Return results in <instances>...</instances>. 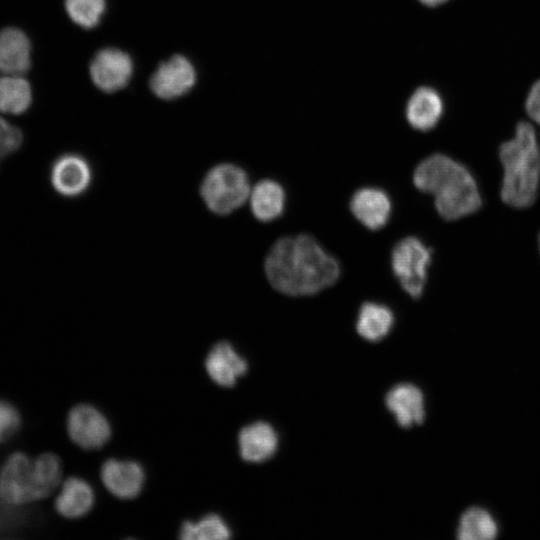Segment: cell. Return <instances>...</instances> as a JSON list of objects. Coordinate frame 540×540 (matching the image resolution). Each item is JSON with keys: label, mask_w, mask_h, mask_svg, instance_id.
<instances>
[{"label": "cell", "mask_w": 540, "mask_h": 540, "mask_svg": "<svg viewBox=\"0 0 540 540\" xmlns=\"http://www.w3.org/2000/svg\"><path fill=\"white\" fill-rule=\"evenodd\" d=\"M66 430L70 440L86 450L103 447L112 434L106 416L96 407L85 403L77 404L69 410Z\"/></svg>", "instance_id": "obj_7"}, {"label": "cell", "mask_w": 540, "mask_h": 540, "mask_svg": "<svg viewBox=\"0 0 540 540\" xmlns=\"http://www.w3.org/2000/svg\"><path fill=\"white\" fill-rule=\"evenodd\" d=\"M179 537L183 540L228 539L231 537V530L220 515L209 513L197 521L183 522L179 530Z\"/></svg>", "instance_id": "obj_22"}, {"label": "cell", "mask_w": 540, "mask_h": 540, "mask_svg": "<svg viewBox=\"0 0 540 540\" xmlns=\"http://www.w3.org/2000/svg\"><path fill=\"white\" fill-rule=\"evenodd\" d=\"M278 437L273 427L262 421L244 426L238 434L239 453L243 460L260 463L276 451Z\"/></svg>", "instance_id": "obj_15"}, {"label": "cell", "mask_w": 540, "mask_h": 540, "mask_svg": "<svg viewBox=\"0 0 540 540\" xmlns=\"http://www.w3.org/2000/svg\"><path fill=\"white\" fill-rule=\"evenodd\" d=\"M350 210L366 228H383L391 214V201L388 194L376 187L358 189L350 200Z\"/></svg>", "instance_id": "obj_13"}, {"label": "cell", "mask_w": 540, "mask_h": 540, "mask_svg": "<svg viewBox=\"0 0 540 540\" xmlns=\"http://www.w3.org/2000/svg\"><path fill=\"white\" fill-rule=\"evenodd\" d=\"M31 45L27 35L15 27L0 31V71L6 75H21L30 68Z\"/></svg>", "instance_id": "obj_17"}, {"label": "cell", "mask_w": 540, "mask_h": 540, "mask_svg": "<svg viewBox=\"0 0 540 540\" xmlns=\"http://www.w3.org/2000/svg\"><path fill=\"white\" fill-rule=\"evenodd\" d=\"M417 189L432 194L439 215L454 221L477 212L483 204L478 183L470 170L444 154L422 160L413 174Z\"/></svg>", "instance_id": "obj_2"}, {"label": "cell", "mask_w": 540, "mask_h": 540, "mask_svg": "<svg viewBox=\"0 0 540 540\" xmlns=\"http://www.w3.org/2000/svg\"><path fill=\"white\" fill-rule=\"evenodd\" d=\"M431 256L430 248L414 236L401 239L392 250V270L401 287L413 298L424 292Z\"/></svg>", "instance_id": "obj_6"}, {"label": "cell", "mask_w": 540, "mask_h": 540, "mask_svg": "<svg viewBox=\"0 0 540 540\" xmlns=\"http://www.w3.org/2000/svg\"><path fill=\"white\" fill-rule=\"evenodd\" d=\"M264 270L277 291L290 296L316 294L339 278L340 266L310 235L283 237L265 259Z\"/></svg>", "instance_id": "obj_1"}, {"label": "cell", "mask_w": 540, "mask_h": 540, "mask_svg": "<svg viewBox=\"0 0 540 540\" xmlns=\"http://www.w3.org/2000/svg\"><path fill=\"white\" fill-rule=\"evenodd\" d=\"M419 1L426 6L435 7V6L444 4L448 0H419Z\"/></svg>", "instance_id": "obj_28"}, {"label": "cell", "mask_w": 540, "mask_h": 540, "mask_svg": "<svg viewBox=\"0 0 540 540\" xmlns=\"http://www.w3.org/2000/svg\"><path fill=\"white\" fill-rule=\"evenodd\" d=\"M538 244H539V251H540V233H539V237H538Z\"/></svg>", "instance_id": "obj_29"}, {"label": "cell", "mask_w": 540, "mask_h": 540, "mask_svg": "<svg viewBox=\"0 0 540 540\" xmlns=\"http://www.w3.org/2000/svg\"><path fill=\"white\" fill-rule=\"evenodd\" d=\"M95 501L91 485L84 479L71 476L63 479L54 499L56 512L66 519L85 516Z\"/></svg>", "instance_id": "obj_14"}, {"label": "cell", "mask_w": 540, "mask_h": 540, "mask_svg": "<svg viewBox=\"0 0 540 540\" xmlns=\"http://www.w3.org/2000/svg\"><path fill=\"white\" fill-rule=\"evenodd\" d=\"M385 404L401 427L408 428L424 420L423 394L412 384L403 383L393 387L386 395Z\"/></svg>", "instance_id": "obj_18"}, {"label": "cell", "mask_w": 540, "mask_h": 540, "mask_svg": "<svg viewBox=\"0 0 540 540\" xmlns=\"http://www.w3.org/2000/svg\"><path fill=\"white\" fill-rule=\"evenodd\" d=\"M248 199L253 216L261 222H270L282 215L286 196L277 181L263 179L253 186Z\"/></svg>", "instance_id": "obj_19"}, {"label": "cell", "mask_w": 540, "mask_h": 540, "mask_svg": "<svg viewBox=\"0 0 540 540\" xmlns=\"http://www.w3.org/2000/svg\"><path fill=\"white\" fill-rule=\"evenodd\" d=\"M443 101L439 93L427 86L416 89L406 104V119L411 127L419 131L434 128L443 114Z\"/></svg>", "instance_id": "obj_16"}, {"label": "cell", "mask_w": 540, "mask_h": 540, "mask_svg": "<svg viewBox=\"0 0 540 540\" xmlns=\"http://www.w3.org/2000/svg\"><path fill=\"white\" fill-rule=\"evenodd\" d=\"M93 171L81 155L67 153L59 156L50 168V183L59 195L74 198L83 195L91 186Z\"/></svg>", "instance_id": "obj_8"}, {"label": "cell", "mask_w": 540, "mask_h": 540, "mask_svg": "<svg viewBox=\"0 0 540 540\" xmlns=\"http://www.w3.org/2000/svg\"><path fill=\"white\" fill-rule=\"evenodd\" d=\"M499 159L503 168L502 201L518 209L531 206L540 186V146L530 123L517 124L514 136L501 144Z\"/></svg>", "instance_id": "obj_3"}, {"label": "cell", "mask_w": 540, "mask_h": 540, "mask_svg": "<svg viewBox=\"0 0 540 540\" xmlns=\"http://www.w3.org/2000/svg\"><path fill=\"white\" fill-rule=\"evenodd\" d=\"M195 80V69L190 61L176 55L157 68L150 79V87L158 97L173 99L187 93Z\"/></svg>", "instance_id": "obj_9"}, {"label": "cell", "mask_w": 540, "mask_h": 540, "mask_svg": "<svg viewBox=\"0 0 540 540\" xmlns=\"http://www.w3.org/2000/svg\"><path fill=\"white\" fill-rule=\"evenodd\" d=\"M100 478L105 488L119 499H132L141 492L145 473L132 460L107 459L101 466Z\"/></svg>", "instance_id": "obj_11"}, {"label": "cell", "mask_w": 540, "mask_h": 540, "mask_svg": "<svg viewBox=\"0 0 540 540\" xmlns=\"http://www.w3.org/2000/svg\"><path fill=\"white\" fill-rule=\"evenodd\" d=\"M32 102V90L29 82L21 75L0 77V111L19 115L24 113Z\"/></svg>", "instance_id": "obj_21"}, {"label": "cell", "mask_w": 540, "mask_h": 540, "mask_svg": "<svg viewBox=\"0 0 540 540\" xmlns=\"http://www.w3.org/2000/svg\"><path fill=\"white\" fill-rule=\"evenodd\" d=\"M21 415L9 401L0 399V443L14 435L21 427Z\"/></svg>", "instance_id": "obj_25"}, {"label": "cell", "mask_w": 540, "mask_h": 540, "mask_svg": "<svg viewBox=\"0 0 540 540\" xmlns=\"http://www.w3.org/2000/svg\"><path fill=\"white\" fill-rule=\"evenodd\" d=\"M251 191L246 171L238 165L220 163L204 175L199 192L207 209L219 216L229 215L240 208Z\"/></svg>", "instance_id": "obj_4"}, {"label": "cell", "mask_w": 540, "mask_h": 540, "mask_svg": "<svg viewBox=\"0 0 540 540\" xmlns=\"http://www.w3.org/2000/svg\"><path fill=\"white\" fill-rule=\"evenodd\" d=\"M67 14L83 28L96 26L105 10V0H65Z\"/></svg>", "instance_id": "obj_24"}, {"label": "cell", "mask_w": 540, "mask_h": 540, "mask_svg": "<svg viewBox=\"0 0 540 540\" xmlns=\"http://www.w3.org/2000/svg\"><path fill=\"white\" fill-rule=\"evenodd\" d=\"M132 71L131 58L125 52L114 48L98 52L90 66L93 82L105 92L123 88L129 82Z\"/></svg>", "instance_id": "obj_10"}, {"label": "cell", "mask_w": 540, "mask_h": 540, "mask_svg": "<svg viewBox=\"0 0 540 540\" xmlns=\"http://www.w3.org/2000/svg\"><path fill=\"white\" fill-rule=\"evenodd\" d=\"M394 323L392 311L385 305L365 302L358 313L356 329L368 341H379L391 330Z\"/></svg>", "instance_id": "obj_20"}, {"label": "cell", "mask_w": 540, "mask_h": 540, "mask_svg": "<svg viewBox=\"0 0 540 540\" xmlns=\"http://www.w3.org/2000/svg\"><path fill=\"white\" fill-rule=\"evenodd\" d=\"M0 500L15 508L44 500L34 458L27 453L15 451L4 460L0 467Z\"/></svg>", "instance_id": "obj_5"}, {"label": "cell", "mask_w": 540, "mask_h": 540, "mask_svg": "<svg viewBox=\"0 0 540 540\" xmlns=\"http://www.w3.org/2000/svg\"><path fill=\"white\" fill-rule=\"evenodd\" d=\"M21 130L0 117V160L15 153L21 146Z\"/></svg>", "instance_id": "obj_26"}, {"label": "cell", "mask_w": 540, "mask_h": 540, "mask_svg": "<svg viewBox=\"0 0 540 540\" xmlns=\"http://www.w3.org/2000/svg\"><path fill=\"white\" fill-rule=\"evenodd\" d=\"M497 533V525L487 511L471 508L460 518L457 537L460 540H491Z\"/></svg>", "instance_id": "obj_23"}, {"label": "cell", "mask_w": 540, "mask_h": 540, "mask_svg": "<svg viewBox=\"0 0 540 540\" xmlns=\"http://www.w3.org/2000/svg\"><path fill=\"white\" fill-rule=\"evenodd\" d=\"M205 369L210 379L222 387H232L248 369L246 360L227 341L216 343L205 359Z\"/></svg>", "instance_id": "obj_12"}, {"label": "cell", "mask_w": 540, "mask_h": 540, "mask_svg": "<svg viewBox=\"0 0 540 540\" xmlns=\"http://www.w3.org/2000/svg\"><path fill=\"white\" fill-rule=\"evenodd\" d=\"M526 111L540 125V79L530 89L526 100Z\"/></svg>", "instance_id": "obj_27"}]
</instances>
